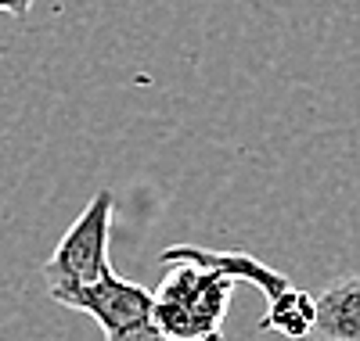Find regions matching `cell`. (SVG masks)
I'll list each match as a JSON object with an SVG mask.
<instances>
[{"mask_svg": "<svg viewBox=\"0 0 360 341\" xmlns=\"http://www.w3.org/2000/svg\"><path fill=\"white\" fill-rule=\"evenodd\" d=\"M317 327V295L303 291V288H288L281 298L266 302V313L259 320V330L281 334V337H310Z\"/></svg>", "mask_w": 360, "mask_h": 341, "instance_id": "cell-6", "label": "cell"}, {"mask_svg": "<svg viewBox=\"0 0 360 341\" xmlns=\"http://www.w3.org/2000/svg\"><path fill=\"white\" fill-rule=\"evenodd\" d=\"M231 276L202 266H169L155 295V327L162 341H224V320L234 295Z\"/></svg>", "mask_w": 360, "mask_h": 341, "instance_id": "cell-1", "label": "cell"}, {"mask_svg": "<svg viewBox=\"0 0 360 341\" xmlns=\"http://www.w3.org/2000/svg\"><path fill=\"white\" fill-rule=\"evenodd\" d=\"M112 212L115 198L108 187H101L86 201L79 220L62 234L51 259L44 262V281L47 295L51 291H72V288H90L101 276L112 273L108 262V237H112Z\"/></svg>", "mask_w": 360, "mask_h": 341, "instance_id": "cell-2", "label": "cell"}, {"mask_svg": "<svg viewBox=\"0 0 360 341\" xmlns=\"http://www.w3.org/2000/svg\"><path fill=\"white\" fill-rule=\"evenodd\" d=\"M51 302L86 313L105 334V341H162L155 327V295L115 276H101L90 288H72V291H51Z\"/></svg>", "mask_w": 360, "mask_h": 341, "instance_id": "cell-3", "label": "cell"}, {"mask_svg": "<svg viewBox=\"0 0 360 341\" xmlns=\"http://www.w3.org/2000/svg\"><path fill=\"white\" fill-rule=\"evenodd\" d=\"M159 262L162 266L188 262V266H202V269H220L224 276H231L238 284H252L266 302H274L288 288H295L281 269H270L266 262L252 259L249 252H209V248H195V244H173L159 255Z\"/></svg>", "mask_w": 360, "mask_h": 341, "instance_id": "cell-4", "label": "cell"}, {"mask_svg": "<svg viewBox=\"0 0 360 341\" xmlns=\"http://www.w3.org/2000/svg\"><path fill=\"white\" fill-rule=\"evenodd\" d=\"M29 8H33V0H0V11H4V15H15V18H25Z\"/></svg>", "mask_w": 360, "mask_h": 341, "instance_id": "cell-7", "label": "cell"}, {"mask_svg": "<svg viewBox=\"0 0 360 341\" xmlns=\"http://www.w3.org/2000/svg\"><path fill=\"white\" fill-rule=\"evenodd\" d=\"M324 341H360V273L332 281L317 295V327Z\"/></svg>", "mask_w": 360, "mask_h": 341, "instance_id": "cell-5", "label": "cell"}]
</instances>
